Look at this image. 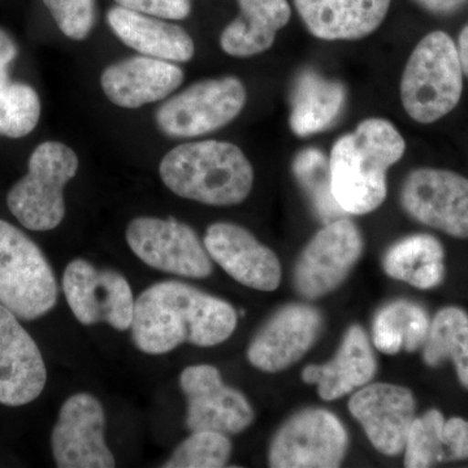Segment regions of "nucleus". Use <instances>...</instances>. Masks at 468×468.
<instances>
[{"mask_svg": "<svg viewBox=\"0 0 468 468\" xmlns=\"http://www.w3.org/2000/svg\"><path fill=\"white\" fill-rule=\"evenodd\" d=\"M232 304L180 282L149 286L135 300L132 337L138 350L163 356L183 344L214 347L236 331Z\"/></svg>", "mask_w": 468, "mask_h": 468, "instance_id": "f257e3e1", "label": "nucleus"}, {"mask_svg": "<svg viewBox=\"0 0 468 468\" xmlns=\"http://www.w3.org/2000/svg\"><path fill=\"white\" fill-rule=\"evenodd\" d=\"M406 143L397 126L369 117L341 135L329 155L332 192L345 214L366 215L387 199V176L402 159Z\"/></svg>", "mask_w": 468, "mask_h": 468, "instance_id": "f03ea898", "label": "nucleus"}, {"mask_svg": "<svg viewBox=\"0 0 468 468\" xmlns=\"http://www.w3.org/2000/svg\"><path fill=\"white\" fill-rule=\"evenodd\" d=\"M159 175L176 196L217 207L239 205L254 185L250 160L239 146L224 141L178 144L160 162Z\"/></svg>", "mask_w": 468, "mask_h": 468, "instance_id": "7ed1b4c3", "label": "nucleus"}, {"mask_svg": "<svg viewBox=\"0 0 468 468\" xmlns=\"http://www.w3.org/2000/svg\"><path fill=\"white\" fill-rule=\"evenodd\" d=\"M457 45L442 30L428 33L410 54L401 79L403 110L419 124L449 115L463 94Z\"/></svg>", "mask_w": 468, "mask_h": 468, "instance_id": "20e7f679", "label": "nucleus"}, {"mask_svg": "<svg viewBox=\"0 0 468 468\" xmlns=\"http://www.w3.org/2000/svg\"><path fill=\"white\" fill-rule=\"evenodd\" d=\"M79 167V156L67 144L57 141L38 144L27 162V174L8 192L9 211L33 232L55 229L66 217L64 187Z\"/></svg>", "mask_w": 468, "mask_h": 468, "instance_id": "39448f33", "label": "nucleus"}, {"mask_svg": "<svg viewBox=\"0 0 468 468\" xmlns=\"http://www.w3.org/2000/svg\"><path fill=\"white\" fill-rule=\"evenodd\" d=\"M58 286L41 249L0 218V303L18 319L42 318L57 306Z\"/></svg>", "mask_w": 468, "mask_h": 468, "instance_id": "423d86ee", "label": "nucleus"}, {"mask_svg": "<svg viewBox=\"0 0 468 468\" xmlns=\"http://www.w3.org/2000/svg\"><path fill=\"white\" fill-rule=\"evenodd\" d=\"M246 101L248 91L237 77L202 80L168 97L156 110L155 122L167 137H202L232 122Z\"/></svg>", "mask_w": 468, "mask_h": 468, "instance_id": "0eeeda50", "label": "nucleus"}, {"mask_svg": "<svg viewBox=\"0 0 468 468\" xmlns=\"http://www.w3.org/2000/svg\"><path fill=\"white\" fill-rule=\"evenodd\" d=\"M349 448L340 419L324 409L310 408L292 415L279 428L268 451L273 468H335Z\"/></svg>", "mask_w": 468, "mask_h": 468, "instance_id": "6e6552de", "label": "nucleus"}, {"mask_svg": "<svg viewBox=\"0 0 468 468\" xmlns=\"http://www.w3.org/2000/svg\"><path fill=\"white\" fill-rule=\"evenodd\" d=\"M125 239L138 260L162 272L206 279L214 271L198 234L176 218H135L126 227Z\"/></svg>", "mask_w": 468, "mask_h": 468, "instance_id": "1a4fd4ad", "label": "nucleus"}, {"mask_svg": "<svg viewBox=\"0 0 468 468\" xmlns=\"http://www.w3.org/2000/svg\"><path fill=\"white\" fill-rule=\"evenodd\" d=\"M363 246L359 228L349 218L329 221L310 239L295 263V291L307 300L335 291L362 257Z\"/></svg>", "mask_w": 468, "mask_h": 468, "instance_id": "9d476101", "label": "nucleus"}, {"mask_svg": "<svg viewBox=\"0 0 468 468\" xmlns=\"http://www.w3.org/2000/svg\"><path fill=\"white\" fill-rule=\"evenodd\" d=\"M63 292L75 318L84 325L106 323L116 331L131 329L134 297L131 284L115 270H100L85 260L68 264Z\"/></svg>", "mask_w": 468, "mask_h": 468, "instance_id": "9b49d317", "label": "nucleus"}, {"mask_svg": "<svg viewBox=\"0 0 468 468\" xmlns=\"http://www.w3.org/2000/svg\"><path fill=\"white\" fill-rule=\"evenodd\" d=\"M403 211L418 223L468 239V178L449 169L417 168L401 187Z\"/></svg>", "mask_w": 468, "mask_h": 468, "instance_id": "f8f14e48", "label": "nucleus"}, {"mask_svg": "<svg viewBox=\"0 0 468 468\" xmlns=\"http://www.w3.org/2000/svg\"><path fill=\"white\" fill-rule=\"evenodd\" d=\"M186 397V427L236 435L254 423L255 412L245 394L224 383L214 366H189L181 372Z\"/></svg>", "mask_w": 468, "mask_h": 468, "instance_id": "ddd939ff", "label": "nucleus"}, {"mask_svg": "<svg viewBox=\"0 0 468 468\" xmlns=\"http://www.w3.org/2000/svg\"><path fill=\"white\" fill-rule=\"evenodd\" d=\"M106 415L89 393L70 396L58 411L51 433L55 463L60 468H111L115 457L104 437Z\"/></svg>", "mask_w": 468, "mask_h": 468, "instance_id": "4468645a", "label": "nucleus"}, {"mask_svg": "<svg viewBox=\"0 0 468 468\" xmlns=\"http://www.w3.org/2000/svg\"><path fill=\"white\" fill-rule=\"evenodd\" d=\"M349 411L362 426L371 445L394 457L405 451L410 428L417 414L414 394L389 383H369L351 396Z\"/></svg>", "mask_w": 468, "mask_h": 468, "instance_id": "2eb2a0df", "label": "nucleus"}, {"mask_svg": "<svg viewBox=\"0 0 468 468\" xmlns=\"http://www.w3.org/2000/svg\"><path fill=\"white\" fill-rule=\"evenodd\" d=\"M323 329V316L315 307L291 303L277 310L252 337L249 363L268 374L285 371L316 343Z\"/></svg>", "mask_w": 468, "mask_h": 468, "instance_id": "dca6fc26", "label": "nucleus"}, {"mask_svg": "<svg viewBox=\"0 0 468 468\" xmlns=\"http://www.w3.org/2000/svg\"><path fill=\"white\" fill-rule=\"evenodd\" d=\"M206 250L218 266L248 288L273 292L282 282V263L275 252L239 224L218 221L206 230Z\"/></svg>", "mask_w": 468, "mask_h": 468, "instance_id": "f3484780", "label": "nucleus"}, {"mask_svg": "<svg viewBox=\"0 0 468 468\" xmlns=\"http://www.w3.org/2000/svg\"><path fill=\"white\" fill-rule=\"evenodd\" d=\"M48 368L38 345L18 318L0 303V403L27 405L41 396Z\"/></svg>", "mask_w": 468, "mask_h": 468, "instance_id": "a211bd4d", "label": "nucleus"}, {"mask_svg": "<svg viewBox=\"0 0 468 468\" xmlns=\"http://www.w3.org/2000/svg\"><path fill=\"white\" fill-rule=\"evenodd\" d=\"M184 77L183 68L176 63L140 55L110 64L101 72V86L115 106L135 110L167 100Z\"/></svg>", "mask_w": 468, "mask_h": 468, "instance_id": "6ab92c4d", "label": "nucleus"}, {"mask_svg": "<svg viewBox=\"0 0 468 468\" xmlns=\"http://www.w3.org/2000/svg\"><path fill=\"white\" fill-rule=\"evenodd\" d=\"M392 0H294L310 34L323 41H358L377 32Z\"/></svg>", "mask_w": 468, "mask_h": 468, "instance_id": "aec40b11", "label": "nucleus"}, {"mask_svg": "<svg viewBox=\"0 0 468 468\" xmlns=\"http://www.w3.org/2000/svg\"><path fill=\"white\" fill-rule=\"evenodd\" d=\"M378 363L365 329L351 325L335 353L324 365H310L302 372L306 384L318 387L319 397L335 401L346 394L371 383L377 375Z\"/></svg>", "mask_w": 468, "mask_h": 468, "instance_id": "412c9836", "label": "nucleus"}, {"mask_svg": "<svg viewBox=\"0 0 468 468\" xmlns=\"http://www.w3.org/2000/svg\"><path fill=\"white\" fill-rule=\"evenodd\" d=\"M107 23L120 41L144 57L186 63L196 54V45L190 34L165 18L116 5L107 12Z\"/></svg>", "mask_w": 468, "mask_h": 468, "instance_id": "4be33fe9", "label": "nucleus"}, {"mask_svg": "<svg viewBox=\"0 0 468 468\" xmlns=\"http://www.w3.org/2000/svg\"><path fill=\"white\" fill-rule=\"evenodd\" d=\"M239 15L224 27L221 50L233 58H251L272 48L277 33L292 16L288 0H237Z\"/></svg>", "mask_w": 468, "mask_h": 468, "instance_id": "5701e85b", "label": "nucleus"}, {"mask_svg": "<svg viewBox=\"0 0 468 468\" xmlns=\"http://www.w3.org/2000/svg\"><path fill=\"white\" fill-rule=\"evenodd\" d=\"M405 466L432 467L442 462L468 460V420H446L440 410L432 409L415 418L405 446Z\"/></svg>", "mask_w": 468, "mask_h": 468, "instance_id": "b1692460", "label": "nucleus"}, {"mask_svg": "<svg viewBox=\"0 0 468 468\" xmlns=\"http://www.w3.org/2000/svg\"><path fill=\"white\" fill-rule=\"evenodd\" d=\"M291 101L289 125L292 133L309 137L334 125L343 113L346 90L341 82L307 69L295 80Z\"/></svg>", "mask_w": 468, "mask_h": 468, "instance_id": "393cba45", "label": "nucleus"}, {"mask_svg": "<svg viewBox=\"0 0 468 468\" xmlns=\"http://www.w3.org/2000/svg\"><path fill=\"white\" fill-rule=\"evenodd\" d=\"M445 250L431 234H411L394 243L385 252L384 272L414 288L433 289L445 277Z\"/></svg>", "mask_w": 468, "mask_h": 468, "instance_id": "a878e982", "label": "nucleus"}, {"mask_svg": "<svg viewBox=\"0 0 468 468\" xmlns=\"http://www.w3.org/2000/svg\"><path fill=\"white\" fill-rule=\"evenodd\" d=\"M431 320L427 311L415 302H390L378 311L372 328V341L381 353L417 351L426 343Z\"/></svg>", "mask_w": 468, "mask_h": 468, "instance_id": "bb28decb", "label": "nucleus"}, {"mask_svg": "<svg viewBox=\"0 0 468 468\" xmlns=\"http://www.w3.org/2000/svg\"><path fill=\"white\" fill-rule=\"evenodd\" d=\"M424 363L439 367L452 360L462 387L468 389V314L461 307H443L431 320L426 343L423 345Z\"/></svg>", "mask_w": 468, "mask_h": 468, "instance_id": "cd10ccee", "label": "nucleus"}, {"mask_svg": "<svg viewBox=\"0 0 468 468\" xmlns=\"http://www.w3.org/2000/svg\"><path fill=\"white\" fill-rule=\"evenodd\" d=\"M292 174L302 189L309 196L320 218L332 221L345 214L332 192L329 158L315 147L301 150L292 160Z\"/></svg>", "mask_w": 468, "mask_h": 468, "instance_id": "c85d7f7f", "label": "nucleus"}, {"mask_svg": "<svg viewBox=\"0 0 468 468\" xmlns=\"http://www.w3.org/2000/svg\"><path fill=\"white\" fill-rule=\"evenodd\" d=\"M41 117V101L32 86L9 81L0 90V135L23 138L32 133Z\"/></svg>", "mask_w": 468, "mask_h": 468, "instance_id": "c756f323", "label": "nucleus"}, {"mask_svg": "<svg viewBox=\"0 0 468 468\" xmlns=\"http://www.w3.org/2000/svg\"><path fill=\"white\" fill-rule=\"evenodd\" d=\"M232 454V442L226 433L215 431H194L172 452L165 468L226 467Z\"/></svg>", "mask_w": 468, "mask_h": 468, "instance_id": "7c9ffc66", "label": "nucleus"}, {"mask_svg": "<svg viewBox=\"0 0 468 468\" xmlns=\"http://www.w3.org/2000/svg\"><path fill=\"white\" fill-rule=\"evenodd\" d=\"M60 32L84 41L95 24V0H43Z\"/></svg>", "mask_w": 468, "mask_h": 468, "instance_id": "2f4dec72", "label": "nucleus"}, {"mask_svg": "<svg viewBox=\"0 0 468 468\" xmlns=\"http://www.w3.org/2000/svg\"><path fill=\"white\" fill-rule=\"evenodd\" d=\"M120 7L165 20H185L192 14V0H115Z\"/></svg>", "mask_w": 468, "mask_h": 468, "instance_id": "473e14b6", "label": "nucleus"}, {"mask_svg": "<svg viewBox=\"0 0 468 468\" xmlns=\"http://www.w3.org/2000/svg\"><path fill=\"white\" fill-rule=\"evenodd\" d=\"M412 2L430 14L448 16L463 8L468 0H412Z\"/></svg>", "mask_w": 468, "mask_h": 468, "instance_id": "72a5a7b5", "label": "nucleus"}, {"mask_svg": "<svg viewBox=\"0 0 468 468\" xmlns=\"http://www.w3.org/2000/svg\"><path fill=\"white\" fill-rule=\"evenodd\" d=\"M18 54L16 43L5 30L0 29V63L9 64L16 58Z\"/></svg>", "mask_w": 468, "mask_h": 468, "instance_id": "f704fd0d", "label": "nucleus"}, {"mask_svg": "<svg viewBox=\"0 0 468 468\" xmlns=\"http://www.w3.org/2000/svg\"><path fill=\"white\" fill-rule=\"evenodd\" d=\"M455 45H457L462 70H463V75L468 77V24L461 30L460 36H458V42Z\"/></svg>", "mask_w": 468, "mask_h": 468, "instance_id": "c9c22d12", "label": "nucleus"}, {"mask_svg": "<svg viewBox=\"0 0 468 468\" xmlns=\"http://www.w3.org/2000/svg\"><path fill=\"white\" fill-rule=\"evenodd\" d=\"M9 81H11V80H9L8 66L0 63V90H2Z\"/></svg>", "mask_w": 468, "mask_h": 468, "instance_id": "e433bc0d", "label": "nucleus"}]
</instances>
